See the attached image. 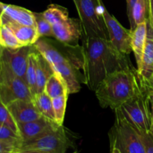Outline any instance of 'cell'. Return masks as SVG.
Here are the masks:
<instances>
[{"label":"cell","instance_id":"6da1fadb","mask_svg":"<svg viewBox=\"0 0 153 153\" xmlns=\"http://www.w3.org/2000/svg\"><path fill=\"white\" fill-rule=\"evenodd\" d=\"M81 52L83 82L91 91H95L111 73L133 67L128 56L120 53L107 39L82 34Z\"/></svg>","mask_w":153,"mask_h":153},{"label":"cell","instance_id":"7a4b0ae2","mask_svg":"<svg viewBox=\"0 0 153 153\" xmlns=\"http://www.w3.org/2000/svg\"><path fill=\"white\" fill-rule=\"evenodd\" d=\"M137 69L134 67L115 71L106 76L95 91L102 108H120L141 91Z\"/></svg>","mask_w":153,"mask_h":153},{"label":"cell","instance_id":"3957f363","mask_svg":"<svg viewBox=\"0 0 153 153\" xmlns=\"http://www.w3.org/2000/svg\"><path fill=\"white\" fill-rule=\"evenodd\" d=\"M83 29V35L109 40L102 0H73Z\"/></svg>","mask_w":153,"mask_h":153},{"label":"cell","instance_id":"277c9868","mask_svg":"<svg viewBox=\"0 0 153 153\" xmlns=\"http://www.w3.org/2000/svg\"><path fill=\"white\" fill-rule=\"evenodd\" d=\"M114 124L109 132L111 147L120 153H146L140 133L126 121L118 109L115 110Z\"/></svg>","mask_w":153,"mask_h":153},{"label":"cell","instance_id":"5b68a950","mask_svg":"<svg viewBox=\"0 0 153 153\" xmlns=\"http://www.w3.org/2000/svg\"><path fill=\"white\" fill-rule=\"evenodd\" d=\"M142 86V85H141ZM127 122L137 131H149L152 120L151 96L142 86L138 94L117 108Z\"/></svg>","mask_w":153,"mask_h":153},{"label":"cell","instance_id":"8992f818","mask_svg":"<svg viewBox=\"0 0 153 153\" xmlns=\"http://www.w3.org/2000/svg\"><path fill=\"white\" fill-rule=\"evenodd\" d=\"M33 94L24 79L16 76L0 58V100L4 105L16 100H33Z\"/></svg>","mask_w":153,"mask_h":153},{"label":"cell","instance_id":"52a82bcc","mask_svg":"<svg viewBox=\"0 0 153 153\" xmlns=\"http://www.w3.org/2000/svg\"><path fill=\"white\" fill-rule=\"evenodd\" d=\"M71 145L65 128L61 126L58 129L47 133L40 137L22 143L20 152H35L40 153H65Z\"/></svg>","mask_w":153,"mask_h":153},{"label":"cell","instance_id":"ba28073f","mask_svg":"<svg viewBox=\"0 0 153 153\" xmlns=\"http://www.w3.org/2000/svg\"><path fill=\"white\" fill-rule=\"evenodd\" d=\"M104 19L111 44L120 53L128 56L132 52L131 30L124 28L106 8L104 10Z\"/></svg>","mask_w":153,"mask_h":153},{"label":"cell","instance_id":"9c48e42d","mask_svg":"<svg viewBox=\"0 0 153 153\" xmlns=\"http://www.w3.org/2000/svg\"><path fill=\"white\" fill-rule=\"evenodd\" d=\"M54 37L59 42L75 47L78 45L79 38L83 34L80 19L70 18L52 25Z\"/></svg>","mask_w":153,"mask_h":153},{"label":"cell","instance_id":"30bf717a","mask_svg":"<svg viewBox=\"0 0 153 153\" xmlns=\"http://www.w3.org/2000/svg\"><path fill=\"white\" fill-rule=\"evenodd\" d=\"M22 143L31 141L47 133L58 129L61 126L55 121L42 117L40 119L25 123H17Z\"/></svg>","mask_w":153,"mask_h":153},{"label":"cell","instance_id":"8fae6325","mask_svg":"<svg viewBox=\"0 0 153 153\" xmlns=\"http://www.w3.org/2000/svg\"><path fill=\"white\" fill-rule=\"evenodd\" d=\"M32 49L33 46H22L16 49L3 48L1 58L7 63L16 76L25 81L28 56Z\"/></svg>","mask_w":153,"mask_h":153},{"label":"cell","instance_id":"7c38bea8","mask_svg":"<svg viewBox=\"0 0 153 153\" xmlns=\"http://www.w3.org/2000/svg\"><path fill=\"white\" fill-rule=\"evenodd\" d=\"M7 107L17 123L31 122L43 117L33 100H16L9 103Z\"/></svg>","mask_w":153,"mask_h":153},{"label":"cell","instance_id":"4fadbf2b","mask_svg":"<svg viewBox=\"0 0 153 153\" xmlns=\"http://www.w3.org/2000/svg\"><path fill=\"white\" fill-rule=\"evenodd\" d=\"M0 25H4L10 28L17 40L24 46H33L40 39L35 26L19 24L2 16H0Z\"/></svg>","mask_w":153,"mask_h":153},{"label":"cell","instance_id":"5bb4252c","mask_svg":"<svg viewBox=\"0 0 153 153\" xmlns=\"http://www.w3.org/2000/svg\"><path fill=\"white\" fill-rule=\"evenodd\" d=\"M148 35V20L139 24L131 30V49L137 64V71L141 67L142 58Z\"/></svg>","mask_w":153,"mask_h":153},{"label":"cell","instance_id":"9a60e30c","mask_svg":"<svg viewBox=\"0 0 153 153\" xmlns=\"http://www.w3.org/2000/svg\"><path fill=\"white\" fill-rule=\"evenodd\" d=\"M1 16L19 24L36 27L34 12L20 6L4 4Z\"/></svg>","mask_w":153,"mask_h":153},{"label":"cell","instance_id":"2e32d148","mask_svg":"<svg viewBox=\"0 0 153 153\" xmlns=\"http://www.w3.org/2000/svg\"><path fill=\"white\" fill-rule=\"evenodd\" d=\"M55 71L61 74L68 88L69 94H76L80 91V84L77 79L74 66L72 64L71 61L60 63V64L51 65Z\"/></svg>","mask_w":153,"mask_h":153},{"label":"cell","instance_id":"e0dca14e","mask_svg":"<svg viewBox=\"0 0 153 153\" xmlns=\"http://www.w3.org/2000/svg\"><path fill=\"white\" fill-rule=\"evenodd\" d=\"M153 73V34L148 31L146 46L142 58L141 67L137 72L140 83H143Z\"/></svg>","mask_w":153,"mask_h":153},{"label":"cell","instance_id":"ac0fdd59","mask_svg":"<svg viewBox=\"0 0 153 153\" xmlns=\"http://www.w3.org/2000/svg\"><path fill=\"white\" fill-rule=\"evenodd\" d=\"M34 47L36 50L51 64H60V63L71 61L67 57L64 56L58 49L54 47L52 44L48 43L47 41L39 39L34 45Z\"/></svg>","mask_w":153,"mask_h":153},{"label":"cell","instance_id":"d6986e66","mask_svg":"<svg viewBox=\"0 0 153 153\" xmlns=\"http://www.w3.org/2000/svg\"><path fill=\"white\" fill-rule=\"evenodd\" d=\"M44 91L52 99L56 98L65 94H68V88L65 81L59 73L55 71L48 79L45 85Z\"/></svg>","mask_w":153,"mask_h":153},{"label":"cell","instance_id":"ffe728a7","mask_svg":"<svg viewBox=\"0 0 153 153\" xmlns=\"http://www.w3.org/2000/svg\"><path fill=\"white\" fill-rule=\"evenodd\" d=\"M53 73L51 64L37 51V93L44 91L46 82Z\"/></svg>","mask_w":153,"mask_h":153},{"label":"cell","instance_id":"44dd1931","mask_svg":"<svg viewBox=\"0 0 153 153\" xmlns=\"http://www.w3.org/2000/svg\"><path fill=\"white\" fill-rule=\"evenodd\" d=\"M33 101L42 116L55 122L52 99L45 91L34 94Z\"/></svg>","mask_w":153,"mask_h":153},{"label":"cell","instance_id":"7402d4cb","mask_svg":"<svg viewBox=\"0 0 153 153\" xmlns=\"http://www.w3.org/2000/svg\"><path fill=\"white\" fill-rule=\"evenodd\" d=\"M25 82L33 96L37 94V51L34 46L28 56V66L25 73Z\"/></svg>","mask_w":153,"mask_h":153},{"label":"cell","instance_id":"603a6c76","mask_svg":"<svg viewBox=\"0 0 153 153\" xmlns=\"http://www.w3.org/2000/svg\"><path fill=\"white\" fill-rule=\"evenodd\" d=\"M43 14L52 25L66 20L69 18L67 9L59 4H50L47 9L43 12Z\"/></svg>","mask_w":153,"mask_h":153},{"label":"cell","instance_id":"cb8c5ba5","mask_svg":"<svg viewBox=\"0 0 153 153\" xmlns=\"http://www.w3.org/2000/svg\"><path fill=\"white\" fill-rule=\"evenodd\" d=\"M0 46L4 49H16L24 46L17 38L4 25H0Z\"/></svg>","mask_w":153,"mask_h":153},{"label":"cell","instance_id":"d4e9b609","mask_svg":"<svg viewBox=\"0 0 153 153\" xmlns=\"http://www.w3.org/2000/svg\"><path fill=\"white\" fill-rule=\"evenodd\" d=\"M149 0H137L133 7L132 16L135 25L149 19Z\"/></svg>","mask_w":153,"mask_h":153},{"label":"cell","instance_id":"484cf974","mask_svg":"<svg viewBox=\"0 0 153 153\" xmlns=\"http://www.w3.org/2000/svg\"><path fill=\"white\" fill-rule=\"evenodd\" d=\"M68 94H65L56 98L52 99V105H53L54 111H55V122L60 126H63L65 116L66 108H67Z\"/></svg>","mask_w":153,"mask_h":153},{"label":"cell","instance_id":"4316f807","mask_svg":"<svg viewBox=\"0 0 153 153\" xmlns=\"http://www.w3.org/2000/svg\"><path fill=\"white\" fill-rule=\"evenodd\" d=\"M34 19H35L36 28L39 37H54L52 25L44 17L42 13L34 12Z\"/></svg>","mask_w":153,"mask_h":153},{"label":"cell","instance_id":"83f0119b","mask_svg":"<svg viewBox=\"0 0 153 153\" xmlns=\"http://www.w3.org/2000/svg\"><path fill=\"white\" fill-rule=\"evenodd\" d=\"M0 123L6 126L11 128L15 132L19 133V128H18L17 123L12 116L11 113L7 108V105H4L0 100Z\"/></svg>","mask_w":153,"mask_h":153},{"label":"cell","instance_id":"f1b7e54d","mask_svg":"<svg viewBox=\"0 0 153 153\" xmlns=\"http://www.w3.org/2000/svg\"><path fill=\"white\" fill-rule=\"evenodd\" d=\"M0 140L13 143L19 148L22 143V137L18 133L15 132L10 128L1 123H0Z\"/></svg>","mask_w":153,"mask_h":153},{"label":"cell","instance_id":"f546056e","mask_svg":"<svg viewBox=\"0 0 153 153\" xmlns=\"http://www.w3.org/2000/svg\"><path fill=\"white\" fill-rule=\"evenodd\" d=\"M144 143L146 153H153V137L149 131H138Z\"/></svg>","mask_w":153,"mask_h":153},{"label":"cell","instance_id":"4dcf8cb0","mask_svg":"<svg viewBox=\"0 0 153 153\" xmlns=\"http://www.w3.org/2000/svg\"><path fill=\"white\" fill-rule=\"evenodd\" d=\"M19 151V147L9 142L0 140V153H14Z\"/></svg>","mask_w":153,"mask_h":153},{"label":"cell","instance_id":"1f68e13d","mask_svg":"<svg viewBox=\"0 0 153 153\" xmlns=\"http://www.w3.org/2000/svg\"><path fill=\"white\" fill-rule=\"evenodd\" d=\"M137 1V0H126V4H127V15H128V20L130 22V29L134 30L136 28V25L134 24V19H133L132 12H133V7H134V4Z\"/></svg>","mask_w":153,"mask_h":153},{"label":"cell","instance_id":"d6a6232c","mask_svg":"<svg viewBox=\"0 0 153 153\" xmlns=\"http://www.w3.org/2000/svg\"><path fill=\"white\" fill-rule=\"evenodd\" d=\"M148 31L153 34V0H149V14L148 19Z\"/></svg>","mask_w":153,"mask_h":153},{"label":"cell","instance_id":"836d02e7","mask_svg":"<svg viewBox=\"0 0 153 153\" xmlns=\"http://www.w3.org/2000/svg\"><path fill=\"white\" fill-rule=\"evenodd\" d=\"M140 85L145 88L146 89V91L149 92V94H150V96H152L153 94V73L150 76V77L147 79V81H146L143 83H140Z\"/></svg>","mask_w":153,"mask_h":153},{"label":"cell","instance_id":"e575fe53","mask_svg":"<svg viewBox=\"0 0 153 153\" xmlns=\"http://www.w3.org/2000/svg\"><path fill=\"white\" fill-rule=\"evenodd\" d=\"M152 102V120H151V126H150V128H149V133L152 134V136L153 137V102Z\"/></svg>","mask_w":153,"mask_h":153},{"label":"cell","instance_id":"d590c367","mask_svg":"<svg viewBox=\"0 0 153 153\" xmlns=\"http://www.w3.org/2000/svg\"><path fill=\"white\" fill-rule=\"evenodd\" d=\"M4 3H2L1 1H0V16H1L3 10H4Z\"/></svg>","mask_w":153,"mask_h":153},{"label":"cell","instance_id":"8d00e7d4","mask_svg":"<svg viewBox=\"0 0 153 153\" xmlns=\"http://www.w3.org/2000/svg\"><path fill=\"white\" fill-rule=\"evenodd\" d=\"M111 153H120V152L117 148L111 147Z\"/></svg>","mask_w":153,"mask_h":153},{"label":"cell","instance_id":"74e56055","mask_svg":"<svg viewBox=\"0 0 153 153\" xmlns=\"http://www.w3.org/2000/svg\"><path fill=\"white\" fill-rule=\"evenodd\" d=\"M2 50H3V48L0 46V58H1V54H2Z\"/></svg>","mask_w":153,"mask_h":153},{"label":"cell","instance_id":"f35d334b","mask_svg":"<svg viewBox=\"0 0 153 153\" xmlns=\"http://www.w3.org/2000/svg\"><path fill=\"white\" fill-rule=\"evenodd\" d=\"M24 153H40V152H23Z\"/></svg>","mask_w":153,"mask_h":153},{"label":"cell","instance_id":"ab89813d","mask_svg":"<svg viewBox=\"0 0 153 153\" xmlns=\"http://www.w3.org/2000/svg\"><path fill=\"white\" fill-rule=\"evenodd\" d=\"M151 102H153V94L152 96H151Z\"/></svg>","mask_w":153,"mask_h":153},{"label":"cell","instance_id":"60d3db41","mask_svg":"<svg viewBox=\"0 0 153 153\" xmlns=\"http://www.w3.org/2000/svg\"><path fill=\"white\" fill-rule=\"evenodd\" d=\"M14 153H24V152H20V151H18V152H16Z\"/></svg>","mask_w":153,"mask_h":153},{"label":"cell","instance_id":"b9f144b4","mask_svg":"<svg viewBox=\"0 0 153 153\" xmlns=\"http://www.w3.org/2000/svg\"><path fill=\"white\" fill-rule=\"evenodd\" d=\"M74 153H76V152H74Z\"/></svg>","mask_w":153,"mask_h":153}]
</instances>
